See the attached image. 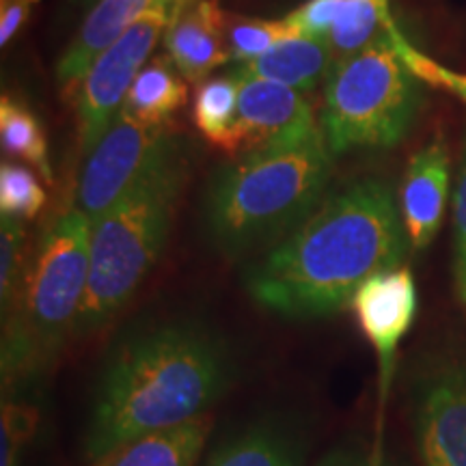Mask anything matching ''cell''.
I'll use <instances>...</instances> for the list:
<instances>
[{"instance_id":"1","label":"cell","mask_w":466,"mask_h":466,"mask_svg":"<svg viewBox=\"0 0 466 466\" xmlns=\"http://www.w3.org/2000/svg\"><path fill=\"white\" fill-rule=\"evenodd\" d=\"M408 244L400 201L384 179H354L244 270V288L285 319L329 318L367 279L400 268Z\"/></svg>"},{"instance_id":"2","label":"cell","mask_w":466,"mask_h":466,"mask_svg":"<svg viewBox=\"0 0 466 466\" xmlns=\"http://www.w3.org/2000/svg\"><path fill=\"white\" fill-rule=\"evenodd\" d=\"M233 380L227 343L197 324H162L127 337L104 365L85 434V456L206 415Z\"/></svg>"},{"instance_id":"3","label":"cell","mask_w":466,"mask_h":466,"mask_svg":"<svg viewBox=\"0 0 466 466\" xmlns=\"http://www.w3.org/2000/svg\"><path fill=\"white\" fill-rule=\"evenodd\" d=\"M333 158L322 127L233 156L206 195V225L220 253L242 258L281 242L326 197Z\"/></svg>"},{"instance_id":"4","label":"cell","mask_w":466,"mask_h":466,"mask_svg":"<svg viewBox=\"0 0 466 466\" xmlns=\"http://www.w3.org/2000/svg\"><path fill=\"white\" fill-rule=\"evenodd\" d=\"M93 223L69 201L39 233L7 313H3V387L42 376L76 335L91 270Z\"/></svg>"},{"instance_id":"5","label":"cell","mask_w":466,"mask_h":466,"mask_svg":"<svg viewBox=\"0 0 466 466\" xmlns=\"http://www.w3.org/2000/svg\"><path fill=\"white\" fill-rule=\"evenodd\" d=\"M186 177L177 138L130 190L93 223L91 270L76 335L100 333L158 261Z\"/></svg>"},{"instance_id":"6","label":"cell","mask_w":466,"mask_h":466,"mask_svg":"<svg viewBox=\"0 0 466 466\" xmlns=\"http://www.w3.org/2000/svg\"><path fill=\"white\" fill-rule=\"evenodd\" d=\"M391 28L365 50L335 61L326 76L319 127L333 156L393 147L415 121L421 80L395 50Z\"/></svg>"},{"instance_id":"7","label":"cell","mask_w":466,"mask_h":466,"mask_svg":"<svg viewBox=\"0 0 466 466\" xmlns=\"http://www.w3.org/2000/svg\"><path fill=\"white\" fill-rule=\"evenodd\" d=\"M171 22V5L156 3L145 11L116 44L97 56L85 78L72 91L78 124V145L83 156L102 138L124 108L134 80L147 66L151 50Z\"/></svg>"},{"instance_id":"8","label":"cell","mask_w":466,"mask_h":466,"mask_svg":"<svg viewBox=\"0 0 466 466\" xmlns=\"http://www.w3.org/2000/svg\"><path fill=\"white\" fill-rule=\"evenodd\" d=\"M173 138L168 124L149 126L119 110L100 141L85 154L74 188L76 208L96 223L149 171Z\"/></svg>"},{"instance_id":"9","label":"cell","mask_w":466,"mask_h":466,"mask_svg":"<svg viewBox=\"0 0 466 466\" xmlns=\"http://www.w3.org/2000/svg\"><path fill=\"white\" fill-rule=\"evenodd\" d=\"M412 430L423 466H466V354H436L419 370Z\"/></svg>"},{"instance_id":"10","label":"cell","mask_w":466,"mask_h":466,"mask_svg":"<svg viewBox=\"0 0 466 466\" xmlns=\"http://www.w3.org/2000/svg\"><path fill=\"white\" fill-rule=\"evenodd\" d=\"M350 309H352L359 330L376 352L378 425L374 445L384 447V408H387L389 395H391L398 350L417 316V285L410 268L400 266L367 279L354 294Z\"/></svg>"},{"instance_id":"11","label":"cell","mask_w":466,"mask_h":466,"mask_svg":"<svg viewBox=\"0 0 466 466\" xmlns=\"http://www.w3.org/2000/svg\"><path fill=\"white\" fill-rule=\"evenodd\" d=\"M231 74L240 86L233 132L236 156L266 145L299 141L319 130L313 106L305 100L302 91L258 78L240 67H233Z\"/></svg>"},{"instance_id":"12","label":"cell","mask_w":466,"mask_h":466,"mask_svg":"<svg viewBox=\"0 0 466 466\" xmlns=\"http://www.w3.org/2000/svg\"><path fill=\"white\" fill-rule=\"evenodd\" d=\"M288 20L305 37L329 44L335 61L365 50L393 25L389 0H307Z\"/></svg>"},{"instance_id":"13","label":"cell","mask_w":466,"mask_h":466,"mask_svg":"<svg viewBox=\"0 0 466 466\" xmlns=\"http://www.w3.org/2000/svg\"><path fill=\"white\" fill-rule=\"evenodd\" d=\"M450 149L441 137L408 162L400 190V212L410 248L425 250L439 233L450 197Z\"/></svg>"},{"instance_id":"14","label":"cell","mask_w":466,"mask_h":466,"mask_svg":"<svg viewBox=\"0 0 466 466\" xmlns=\"http://www.w3.org/2000/svg\"><path fill=\"white\" fill-rule=\"evenodd\" d=\"M223 20L225 11L217 0H199L171 15L165 31V50L188 83L201 85L214 69L229 61Z\"/></svg>"},{"instance_id":"15","label":"cell","mask_w":466,"mask_h":466,"mask_svg":"<svg viewBox=\"0 0 466 466\" xmlns=\"http://www.w3.org/2000/svg\"><path fill=\"white\" fill-rule=\"evenodd\" d=\"M156 3L158 0H100L56 66V78L66 93H72L97 56L119 42L121 35Z\"/></svg>"},{"instance_id":"16","label":"cell","mask_w":466,"mask_h":466,"mask_svg":"<svg viewBox=\"0 0 466 466\" xmlns=\"http://www.w3.org/2000/svg\"><path fill=\"white\" fill-rule=\"evenodd\" d=\"M212 428L214 419L206 412L175 428L127 441L91 466H197Z\"/></svg>"},{"instance_id":"17","label":"cell","mask_w":466,"mask_h":466,"mask_svg":"<svg viewBox=\"0 0 466 466\" xmlns=\"http://www.w3.org/2000/svg\"><path fill=\"white\" fill-rule=\"evenodd\" d=\"M305 441L285 421L266 419L231 436L203 466H302Z\"/></svg>"},{"instance_id":"18","label":"cell","mask_w":466,"mask_h":466,"mask_svg":"<svg viewBox=\"0 0 466 466\" xmlns=\"http://www.w3.org/2000/svg\"><path fill=\"white\" fill-rule=\"evenodd\" d=\"M333 63L335 58L329 44L296 35L272 46L264 55L250 58L247 63H238L236 67L258 78L291 86L296 91H311L316 89L319 80H326Z\"/></svg>"},{"instance_id":"19","label":"cell","mask_w":466,"mask_h":466,"mask_svg":"<svg viewBox=\"0 0 466 466\" xmlns=\"http://www.w3.org/2000/svg\"><path fill=\"white\" fill-rule=\"evenodd\" d=\"M188 80L179 74L168 56H156L141 69L127 93L124 108L134 119L162 126L188 102Z\"/></svg>"},{"instance_id":"20","label":"cell","mask_w":466,"mask_h":466,"mask_svg":"<svg viewBox=\"0 0 466 466\" xmlns=\"http://www.w3.org/2000/svg\"><path fill=\"white\" fill-rule=\"evenodd\" d=\"M238 78L233 74L208 78L197 85L195 104H192V121L203 138L225 154L236 156V132L238 121Z\"/></svg>"},{"instance_id":"21","label":"cell","mask_w":466,"mask_h":466,"mask_svg":"<svg viewBox=\"0 0 466 466\" xmlns=\"http://www.w3.org/2000/svg\"><path fill=\"white\" fill-rule=\"evenodd\" d=\"M0 143H3L5 154L28 162L42 175L46 184H55L48 138L42 124L25 104L7 96L0 100Z\"/></svg>"},{"instance_id":"22","label":"cell","mask_w":466,"mask_h":466,"mask_svg":"<svg viewBox=\"0 0 466 466\" xmlns=\"http://www.w3.org/2000/svg\"><path fill=\"white\" fill-rule=\"evenodd\" d=\"M223 35L229 61L238 66V63H247L250 58L264 55L272 46L300 33L296 31L288 17H283V20H259V17H247L225 11Z\"/></svg>"},{"instance_id":"23","label":"cell","mask_w":466,"mask_h":466,"mask_svg":"<svg viewBox=\"0 0 466 466\" xmlns=\"http://www.w3.org/2000/svg\"><path fill=\"white\" fill-rule=\"evenodd\" d=\"M46 206V190L26 167L3 162L0 167V212L5 217L33 220Z\"/></svg>"},{"instance_id":"24","label":"cell","mask_w":466,"mask_h":466,"mask_svg":"<svg viewBox=\"0 0 466 466\" xmlns=\"http://www.w3.org/2000/svg\"><path fill=\"white\" fill-rule=\"evenodd\" d=\"M25 220L15 217L0 218V307L3 313L14 302L26 268Z\"/></svg>"},{"instance_id":"25","label":"cell","mask_w":466,"mask_h":466,"mask_svg":"<svg viewBox=\"0 0 466 466\" xmlns=\"http://www.w3.org/2000/svg\"><path fill=\"white\" fill-rule=\"evenodd\" d=\"M39 425V410L26 401L5 398L0 410V466H20Z\"/></svg>"},{"instance_id":"26","label":"cell","mask_w":466,"mask_h":466,"mask_svg":"<svg viewBox=\"0 0 466 466\" xmlns=\"http://www.w3.org/2000/svg\"><path fill=\"white\" fill-rule=\"evenodd\" d=\"M391 37H393L395 50L400 52L401 61L406 63L408 69H410L421 83H428L432 86H439V89L450 91L451 96L460 97V100L466 104V74L453 72V69L441 66V63H436L434 58H430L428 55H423L421 50H417L415 46L404 37V33L400 31L398 25H393Z\"/></svg>"},{"instance_id":"27","label":"cell","mask_w":466,"mask_h":466,"mask_svg":"<svg viewBox=\"0 0 466 466\" xmlns=\"http://www.w3.org/2000/svg\"><path fill=\"white\" fill-rule=\"evenodd\" d=\"M453 283L458 300L466 309V143L453 192Z\"/></svg>"},{"instance_id":"28","label":"cell","mask_w":466,"mask_h":466,"mask_svg":"<svg viewBox=\"0 0 466 466\" xmlns=\"http://www.w3.org/2000/svg\"><path fill=\"white\" fill-rule=\"evenodd\" d=\"M313 466H408L395 458L384 447H359V445H346L337 447V450L329 451L322 460H318Z\"/></svg>"},{"instance_id":"29","label":"cell","mask_w":466,"mask_h":466,"mask_svg":"<svg viewBox=\"0 0 466 466\" xmlns=\"http://www.w3.org/2000/svg\"><path fill=\"white\" fill-rule=\"evenodd\" d=\"M39 0H0V46L7 48Z\"/></svg>"},{"instance_id":"30","label":"cell","mask_w":466,"mask_h":466,"mask_svg":"<svg viewBox=\"0 0 466 466\" xmlns=\"http://www.w3.org/2000/svg\"><path fill=\"white\" fill-rule=\"evenodd\" d=\"M192 3H199V0H173V5H171V15L175 14V11L188 7V5H192Z\"/></svg>"},{"instance_id":"31","label":"cell","mask_w":466,"mask_h":466,"mask_svg":"<svg viewBox=\"0 0 466 466\" xmlns=\"http://www.w3.org/2000/svg\"><path fill=\"white\" fill-rule=\"evenodd\" d=\"M158 3H165V5H173V0H158Z\"/></svg>"}]
</instances>
